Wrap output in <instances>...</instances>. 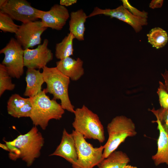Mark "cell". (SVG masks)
<instances>
[{
	"mask_svg": "<svg viewBox=\"0 0 168 168\" xmlns=\"http://www.w3.org/2000/svg\"><path fill=\"white\" fill-rule=\"evenodd\" d=\"M153 122L157 123V128L159 130V135L157 141V152L152 156V159L156 166L164 163L168 165V135L164 131L158 120Z\"/></svg>",
	"mask_w": 168,
	"mask_h": 168,
	"instance_id": "cell-18",
	"label": "cell"
},
{
	"mask_svg": "<svg viewBox=\"0 0 168 168\" xmlns=\"http://www.w3.org/2000/svg\"><path fill=\"white\" fill-rule=\"evenodd\" d=\"M149 110L155 115L162 129L168 135V108L161 107L157 110L153 108L151 110L149 109Z\"/></svg>",
	"mask_w": 168,
	"mask_h": 168,
	"instance_id": "cell-25",
	"label": "cell"
},
{
	"mask_svg": "<svg viewBox=\"0 0 168 168\" xmlns=\"http://www.w3.org/2000/svg\"><path fill=\"white\" fill-rule=\"evenodd\" d=\"M161 75L164 80V83L159 82V86L157 93L161 107L168 108V70H166Z\"/></svg>",
	"mask_w": 168,
	"mask_h": 168,
	"instance_id": "cell-22",
	"label": "cell"
},
{
	"mask_svg": "<svg viewBox=\"0 0 168 168\" xmlns=\"http://www.w3.org/2000/svg\"><path fill=\"white\" fill-rule=\"evenodd\" d=\"M108 138L104 146V159L115 151L119 145L128 137L137 134L135 124L132 120L123 115L114 118L107 127Z\"/></svg>",
	"mask_w": 168,
	"mask_h": 168,
	"instance_id": "cell-5",
	"label": "cell"
},
{
	"mask_svg": "<svg viewBox=\"0 0 168 168\" xmlns=\"http://www.w3.org/2000/svg\"><path fill=\"white\" fill-rule=\"evenodd\" d=\"M72 123L75 131L81 134L85 139L97 140L100 143L105 140L104 130L99 117L83 105L75 109Z\"/></svg>",
	"mask_w": 168,
	"mask_h": 168,
	"instance_id": "cell-4",
	"label": "cell"
},
{
	"mask_svg": "<svg viewBox=\"0 0 168 168\" xmlns=\"http://www.w3.org/2000/svg\"><path fill=\"white\" fill-rule=\"evenodd\" d=\"M47 28L43 26L40 21L22 23L15 34L16 39L24 49L32 48L41 44V36Z\"/></svg>",
	"mask_w": 168,
	"mask_h": 168,
	"instance_id": "cell-9",
	"label": "cell"
},
{
	"mask_svg": "<svg viewBox=\"0 0 168 168\" xmlns=\"http://www.w3.org/2000/svg\"><path fill=\"white\" fill-rule=\"evenodd\" d=\"M70 16L66 7L55 4L48 11L41 10L39 19L43 26L57 30H62Z\"/></svg>",
	"mask_w": 168,
	"mask_h": 168,
	"instance_id": "cell-12",
	"label": "cell"
},
{
	"mask_svg": "<svg viewBox=\"0 0 168 168\" xmlns=\"http://www.w3.org/2000/svg\"><path fill=\"white\" fill-rule=\"evenodd\" d=\"M130 161L126 153L122 151H114L97 166L98 168H124Z\"/></svg>",
	"mask_w": 168,
	"mask_h": 168,
	"instance_id": "cell-19",
	"label": "cell"
},
{
	"mask_svg": "<svg viewBox=\"0 0 168 168\" xmlns=\"http://www.w3.org/2000/svg\"><path fill=\"white\" fill-rule=\"evenodd\" d=\"M50 156H57L65 159L75 165L78 160V156L75 140L72 133H69L64 128L59 145L55 151Z\"/></svg>",
	"mask_w": 168,
	"mask_h": 168,
	"instance_id": "cell-13",
	"label": "cell"
},
{
	"mask_svg": "<svg viewBox=\"0 0 168 168\" xmlns=\"http://www.w3.org/2000/svg\"><path fill=\"white\" fill-rule=\"evenodd\" d=\"M32 108L30 98H23L17 94L12 95L7 102L8 113L15 118L30 117Z\"/></svg>",
	"mask_w": 168,
	"mask_h": 168,
	"instance_id": "cell-14",
	"label": "cell"
},
{
	"mask_svg": "<svg viewBox=\"0 0 168 168\" xmlns=\"http://www.w3.org/2000/svg\"><path fill=\"white\" fill-rule=\"evenodd\" d=\"M87 18L88 16L81 9L72 12L70 14L69 30L75 39L79 41L84 40L85 23Z\"/></svg>",
	"mask_w": 168,
	"mask_h": 168,
	"instance_id": "cell-17",
	"label": "cell"
},
{
	"mask_svg": "<svg viewBox=\"0 0 168 168\" xmlns=\"http://www.w3.org/2000/svg\"><path fill=\"white\" fill-rule=\"evenodd\" d=\"M7 0H0V8L3 6L6 3Z\"/></svg>",
	"mask_w": 168,
	"mask_h": 168,
	"instance_id": "cell-30",
	"label": "cell"
},
{
	"mask_svg": "<svg viewBox=\"0 0 168 168\" xmlns=\"http://www.w3.org/2000/svg\"><path fill=\"white\" fill-rule=\"evenodd\" d=\"M124 168H138L136 166H134L129 165H127Z\"/></svg>",
	"mask_w": 168,
	"mask_h": 168,
	"instance_id": "cell-31",
	"label": "cell"
},
{
	"mask_svg": "<svg viewBox=\"0 0 168 168\" xmlns=\"http://www.w3.org/2000/svg\"><path fill=\"white\" fill-rule=\"evenodd\" d=\"M77 0H61L60 4L64 7L70 6L77 3Z\"/></svg>",
	"mask_w": 168,
	"mask_h": 168,
	"instance_id": "cell-28",
	"label": "cell"
},
{
	"mask_svg": "<svg viewBox=\"0 0 168 168\" xmlns=\"http://www.w3.org/2000/svg\"><path fill=\"white\" fill-rule=\"evenodd\" d=\"M0 11L22 23L37 21L41 10L32 7L26 0H7Z\"/></svg>",
	"mask_w": 168,
	"mask_h": 168,
	"instance_id": "cell-8",
	"label": "cell"
},
{
	"mask_svg": "<svg viewBox=\"0 0 168 168\" xmlns=\"http://www.w3.org/2000/svg\"><path fill=\"white\" fill-rule=\"evenodd\" d=\"M13 20L8 14L0 11V29L1 30L16 34L20 26L16 24Z\"/></svg>",
	"mask_w": 168,
	"mask_h": 168,
	"instance_id": "cell-24",
	"label": "cell"
},
{
	"mask_svg": "<svg viewBox=\"0 0 168 168\" xmlns=\"http://www.w3.org/2000/svg\"><path fill=\"white\" fill-rule=\"evenodd\" d=\"M83 61L80 58L75 59L68 57L56 62V67L72 81L79 80L84 74Z\"/></svg>",
	"mask_w": 168,
	"mask_h": 168,
	"instance_id": "cell-15",
	"label": "cell"
},
{
	"mask_svg": "<svg viewBox=\"0 0 168 168\" xmlns=\"http://www.w3.org/2000/svg\"><path fill=\"white\" fill-rule=\"evenodd\" d=\"M30 98L32 108L30 117L35 126H39L43 130L46 129L50 120H60L64 113L61 104L47 95L45 89Z\"/></svg>",
	"mask_w": 168,
	"mask_h": 168,
	"instance_id": "cell-2",
	"label": "cell"
},
{
	"mask_svg": "<svg viewBox=\"0 0 168 168\" xmlns=\"http://www.w3.org/2000/svg\"><path fill=\"white\" fill-rule=\"evenodd\" d=\"M26 86L24 95L33 97L41 92L44 81L42 72L35 69L27 68L26 72Z\"/></svg>",
	"mask_w": 168,
	"mask_h": 168,
	"instance_id": "cell-16",
	"label": "cell"
},
{
	"mask_svg": "<svg viewBox=\"0 0 168 168\" xmlns=\"http://www.w3.org/2000/svg\"><path fill=\"white\" fill-rule=\"evenodd\" d=\"M123 6L128 10L134 16L143 18L148 17L147 12L143 11H140L136 8L131 6L127 0H122Z\"/></svg>",
	"mask_w": 168,
	"mask_h": 168,
	"instance_id": "cell-26",
	"label": "cell"
},
{
	"mask_svg": "<svg viewBox=\"0 0 168 168\" xmlns=\"http://www.w3.org/2000/svg\"><path fill=\"white\" fill-rule=\"evenodd\" d=\"M4 141L10 151L9 158L13 161L21 158L28 167L40 156L44 143V138L36 126L26 133L18 135L12 141Z\"/></svg>",
	"mask_w": 168,
	"mask_h": 168,
	"instance_id": "cell-1",
	"label": "cell"
},
{
	"mask_svg": "<svg viewBox=\"0 0 168 168\" xmlns=\"http://www.w3.org/2000/svg\"><path fill=\"white\" fill-rule=\"evenodd\" d=\"M72 134L75 140L78 156L77 162L72 166L73 168H93L104 159V145L94 147L79 133L73 130Z\"/></svg>",
	"mask_w": 168,
	"mask_h": 168,
	"instance_id": "cell-6",
	"label": "cell"
},
{
	"mask_svg": "<svg viewBox=\"0 0 168 168\" xmlns=\"http://www.w3.org/2000/svg\"><path fill=\"white\" fill-rule=\"evenodd\" d=\"M163 2V0H153L149 4V7L153 9L160 8L162 6Z\"/></svg>",
	"mask_w": 168,
	"mask_h": 168,
	"instance_id": "cell-27",
	"label": "cell"
},
{
	"mask_svg": "<svg viewBox=\"0 0 168 168\" xmlns=\"http://www.w3.org/2000/svg\"><path fill=\"white\" fill-rule=\"evenodd\" d=\"M11 77L6 67L0 64V96H1L6 90L14 89L15 84L12 83Z\"/></svg>",
	"mask_w": 168,
	"mask_h": 168,
	"instance_id": "cell-23",
	"label": "cell"
},
{
	"mask_svg": "<svg viewBox=\"0 0 168 168\" xmlns=\"http://www.w3.org/2000/svg\"><path fill=\"white\" fill-rule=\"evenodd\" d=\"M148 42L157 49L164 47L168 40L167 32L162 29L156 27L152 29L147 34Z\"/></svg>",
	"mask_w": 168,
	"mask_h": 168,
	"instance_id": "cell-21",
	"label": "cell"
},
{
	"mask_svg": "<svg viewBox=\"0 0 168 168\" xmlns=\"http://www.w3.org/2000/svg\"><path fill=\"white\" fill-rule=\"evenodd\" d=\"M74 39L73 35L70 32L61 42L56 44L55 56L57 59L62 60L73 55V41Z\"/></svg>",
	"mask_w": 168,
	"mask_h": 168,
	"instance_id": "cell-20",
	"label": "cell"
},
{
	"mask_svg": "<svg viewBox=\"0 0 168 168\" xmlns=\"http://www.w3.org/2000/svg\"><path fill=\"white\" fill-rule=\"evenodd\" d=\"M24 50L17 40L12 38L0 50V54L4 55L1 63L6 67L11 77L19 79L23 74Z\"/></svg>",
	"mask_w": 168,
	"mask_h": 168,
	"instance_id": "cell-7",
	"label": "cell"
},
{
	"mask_svg": "<svg viewBox=\"0 0 168 168\" xmlns=\"http://www.w3.org/2000/svg\"><path fill=\"white\" fill-rule=\"evenodd\" d=\"M49 40L44 39L43 43L34 49L24 50V64L27 68L43 69L53 59L51 50L48 47Z\"/></svg>",
	"mask_w": 168,
	"mask_h": 168,
	"instance_id": "cell-11",
	"label": "cell"
},
{
	"mask_svg": "<svg viewBox=\"0 0 168 168\" xmlns=\"http://www.w3.org/2000/svg\"><path fill=\"white\" fill-rule=\"evenodd\" d=\"M101 14L110 16L111 18H116L127 23L131 26L136 32H139L143 26L147 24V19L134 16L122 5L114 9H102L96 7L88 16V17Z\"/></svg>",
	"mask_w": 168,
	"mask_h": 168,
	"instance_id": "cell-10",
	"label": "cell"
},
{
	"mask_svg": "<svg viewBox=\"0 0 168 168\" xmlns=\"http://www.w3.org/2000/svg\"><path fill=\"white\" fill-rule=\"evenodd\" d=\"M42 69L44 82L47 85L45 89L46 93L53 95V99L55 100H60L64 110L74 113V107L71 102L68 93L70 78L62 73L56 67L49 68L46 66Z\"/></svg>",
	"mask_w": 168,
	"mask_h": 168,
	"instance_id": "cell-3",
	"label": "cell"
},
{
	"mask_svg": "<svg viewBox=\"0 0 168 168\" xmlns=\"http://www.w3.org/2000/svg\"><path fill=\"white\" fill-rule=\"evenodd\" d=\"M0 147L6 151H8L9 152H10L9 149L6 144H3L1 143H0Z\"/></svg>",
	"mask_w": 168,
	"mask_h": 168,
	"instance_id": "cell-29",
	"label": "cell"
}]
</instances>
